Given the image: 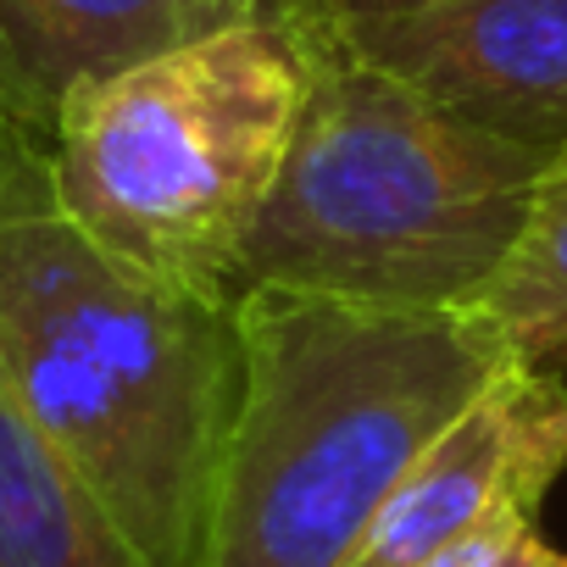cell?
I'll return each mask as SVG.
<instances>
[{"label": "cell", "mask_w": 567, "mask_h": 567, "mask_svg": "<svg viewBox=\"0 0 567 567\" xmlns=\"http://www.w3.org/2000/svg\"><path fill=\"white\" fill-rule=\"evenodd\" d=\"M0 145V379L101 501L140 567H206L245 346L234 290L106 256L51 195V156Z\"/></svg>", "instance_id": "6da1fadb"}, {"label": "cell", "mask_w": 567, "mask_h": 567, "mask_svg": "<svg viewBox=\"0 0 567 567\" xmlns=\"http://www.w3.org/2000/svg\"><path fill=\"white\" fill-rule=\"evenodd\" d=\"M373 68L517 151H567V0H434L334 23Z\"/></svg>", "instance_id": "5b68a950"}, {"label": "cell", "mask_w": 567, "mask_h": 567, "mask_svg": "<svg viewBox=\"0 0 567 567\" xmlns=\"http://www.w3.org/2000/svg\"><path fill=\"white\" fill-rule=\"evenodd\" d=\"M301 90L296 40L245 7L178 51L79 84L51 123V195L123 267L234 290V256L290 156Z\"/></svg>", "instance_id": "277c9868"}, {"label": "cell", "mask_w": 567, "mask_h": 567, "mask_svg": "<svg viewBox=\"0 0 567 567\" xmlns=\"http://www.w3.org/2000/svg\"><path fill=\"white\" fill-rule=\"evenodd\" d=\"M239 412L206 567H340L429 440L506 368L473 312L239 290Z\"/></svg>", "instance_id": "3957f363"}, {"label": "cell", "mask_w": 567, "mask_h": 567, "mask_svg": "<svg viewBox=\"0 0 567 567\" xmlns=\"http://www.w3.org/2000/svg\"><path fill=\"white\" fill-rule=\"evenodd\" d=\"M0 567H140L101 501L0 379Z\"/></svg>", "instance_id": "ba28073f"}, {"label": "cell", "mask_w": 567, "mask_h": 567, "mask_svg": "<svg viewBox=\"0 0 567 567\" xmlns=\"http://www.w3.org/2000/svg\"><path fill=\"white\" fill-rule=\"evenodd\" d=\"M284 12H307L323 23H362V18H390V12H412V7H434V0H267Z\"/></svg>", "instance_id": "8fae6325"}, {"label": "cell", "mask_w": 567, "mask_h": 567, "mask_svg": "<svg viewBox=\"0 0 567 567\" xmlns=\"http://www.w3.org/2000/svg\"><path fill=\"white\" fill-rule=\"evenodd\" d=\"M250 7L296 40L307 90L290 156L234 256V296L301 290L390 312H473L550 162L440 112L334 23Z\"/></svg>", "instance_id": "7a4b0ae2"}, {"label": "cell", "mask_w": 567, "mask_h": 567, "mask_svg": "<svg viewBox=\"0 0 567 567\" xmlns=\"http://www.w3.org/2000/svg\"><path fill=\"white\" fill-rule=\"evenodd\" d=\"M473 318L512 368L550 373L567 357V151L539 173L528 217Z\"/></svg>", "instance_id": "9c48e42d"}, {"label": "cell", "mask_w": 567, "mask_h": 567, "mask_svg": "<svg viewBox=\"0 0 567 567\" xmlns=\"http://www.w3.org/2000/svg\"><path fill=\"white\" fill-rule=\"evenodd\" d=\"M250 0H0V117L56 123V106L95 79L178 51Z\"/></svg>", "instance_id": "52a82bcc"}, {"label": "cell", "mask_w": 567, "mask_h": 567, "mask_svg": "<svg viewBox=\"0 0 567 567\" xmlns=\"http://www.w3.org/2000/svg\"><path fill=\"white\" fill-rule=\"evenodd\" d=\"M417 567H567V550H556L534 528V512L528 506H501L478 528L456 534L451 545H440Z\"/></svg>", "instance_id": "30bf717a"}, {"label": "cell", "mask_w": 567, "mask_h": 567, "mask_svg": "<svg viewBox=\"0 0 567 567\" xmlns=\"http://www.w3.org/2000/svg\"><path fill=\"white\" fill-rule=\"evenodd\" d=\"M567 467V390L534 368H501L440 440L417 451L340 567H417L501 506L539 512Z\"/></svg>", "instance_id": "8992f818"}]
</instances>
